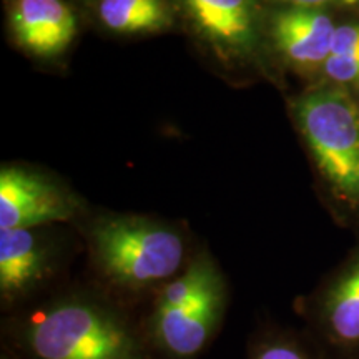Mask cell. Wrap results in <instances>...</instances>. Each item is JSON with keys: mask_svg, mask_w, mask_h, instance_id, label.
I'll return each mask as SVG.
<instances>
[{"mask_svg": "<svg viewBox=\"0 0 359 359\" xmlns=\"http://www.w3.org/2000/svg\"><path fill=\"white\" fill-rule=\"evenodd\" d=\"M0 344L19 359H155L140 311L98 286L57 291L4 314Z\"/></svg>", "mask_w": 359, "mask_h": 359, "instance_id": "obj_1", "label": "cell"}, {"mask_svg": "<svg viewBox=\"0 0 359 359\" xmlns=\"http://www.w3.org/2000/svg\"><path fill=\"white\" fill-rule=\"evenodd\" d=\"M83 235L97 286L132 309L150 302L191 259L183 231L154 218L102 215L85 223Z\"/></svg>", "mask_w": 359, "mask_h": 359, "instance_id": "obj_2", "label": "cell"}, {"mask_svg": "<svg viewBox=\"0 0 359 359\" xmlns=\"http://www.w3.org/2000/svg\"><path fill=\"white\" fill-rule=\"evenodd\" d=\"M228 286L206 251L193 255L177 278L161 288L142 316L155 359H198L222 331Z\"/></svg>", "mask_w": 359, "mask_h": 359, "instance_id": "obj_3", "label": "cell"}, {"mask_svg": "<svg viewBox=\"0 0 359 359\" xmlns=\"http://www.w3.org/2000/svg\"><path fill=\"white\" fill-rule=\"evenodd\" d=\"M304 140L339 196L359 201V107L343 88L308 93L296 105Z\"/></svg>", "mask_w": 359, "mask_h": 359, "instance_id": "obj_4", "label": "cell"}, {"mask_svg": "<svg viewBox=\"0 0 359 359\" xmlns=\"http://www.w3.org/2000/svg\"><path fill=\"white\" fill-rule=\"evenodd\" d=\"M42 228L0 230V303L4 314L42 299L40 294L55 276L57 248Z\"/></svg>", "mask_w": 359, "mask_h": 359, "instance_id": "obj_5", "label": "cell"}, {"mask_svg": "<svg viewBox=\"0 0 359 359\" xmlns=\"http://www.w3.org/2000/svg\"><path fill=\"white\" fill-rule=\"evenodd\" d=\"M79 213L74 200L39 175L12 167L0 172V230L65 223Z\"/></svg>", "mask_w": 359, "mask_h": 359, "instance_id": "obj_6", "label": "cell"}, {"mask_svg": "<svg viewBox=\"0 0 359 359\" xmlns=\"http://www.w3.org/2000/svg\"><path fill=\"white\" fill-rule=\"evenodd\" d=\"M313 321L323 343L339 358L359 353V257L323 291Z\"/></svg>", "mask_w": 359, "mask_h": 359, "instance_id": "obj_7", "label": "cell"}, {"mask_svg": "<svg viewBox=\"0 0 359 359\" xmlns=\"http://www.w3.org/2000/svg\"><path fill=\"white\" fill-rule=\"evenodd\" d=\"M336 25L321 8L286 7L273 19L271 35L276 48L299 69L325 65L331 53Z\"/></svg>", "mask_w": 359, "mask_h": 359, "instance_id": "obj_8", "label": "cell"}, {"mask_svg": "<svg viewBox=\"0 0 359 359\" xmlns=\"http://www.w3.org/2000/svg\"><path fill=\"white\" fill-rule=\"evenodd\" d=\"M12 30L25 50L53 57L69 47L77 34V20L62 0H15Z\"/></svg>", "mask_w": 359, "mask_h": 359, "instance_id": "obj_9", "label": "cell"}, {"mask_svg": "<svg viewBox=\"0 0 359 359\" xmlns=\"http://www.w3.org/2000/svg\"><path fill=\"white\" fill-rule=\"evenodd\" d=\"M193 22L218 50L246 55L257 40L253 0H183Z\"/></svg>", "mask_w": 359, "mask_h": 359, "instance_id": "obj_10", "label": "cell"}, {"mask_svg": "<svg viewBox=\"0 0 359 359\" xmlns=\"http://www.w3.org/2000/svg\"><path fill=\"white\" fill-rule=\"evenodd\" d=\"M98 15L109 29L120 34L156 32L172 22L163 0H102Z\"/></svg>", "mask_w": 359, "mask_h": 359, "instance_id": "obj_11", "label": "cell"}, {"mask_svg": "<svg viewBox=\"0 0 359 359\" xmlns=\"http://www.w3.org/2000/svg\"><path fill=\"white\" fill-rule=\"evenodd\" d=\"M246 359H318L306 343L276 325H259L246 341Z\"/></svg>", "mask_w": 359, "mask_h": 359, "instance_id": "obj_12", "label": "cell"}, {"mask_svg": "<svg viewBox=\"0 0 359 359\" xmlns=\"http://www.w3.org/2000/svg\"><path fill=\"white\" fill-rule=\"evenodd\" d=\"M323 70L334 83L359 87V55H330Z\"/></svg>", "mask_w": 359, "mask_h": 359, "instance_id": "obj_13", "label": "cell"}, {"mask_svg": "<svg viewBox=\"0 0 359 359\" xmlns=\"http://www.w3.org/2000/svg\"><path fill=\"white\" fill-rule=\"evenodd\" d=\"M330 55H359V24L336 27Z\"/></svg>", "mask_w": 359, "mask_h": 359, "instance_id": "obj_14", "label": "cell"}, {"mask_svg": "<svg viewBox=\"0 0 359 359\" xmlns=\"http://www.w3.org/2000/svg\"><path fill=\"white\" fill-rule=\"evenodd\" d=\"M280 4H286L288 7H309L321 8L327 6L359 8V0H276Z\"/></svg>", "mask_w": 359, "mask_h": 359, "instance_id": "obj_15", "label": "cell"}, {"mask_svg": "<svg viewBox=\"0 0 359 359\" xmlns=\"http://www.w3.org/2000/svg\"><path fill=\"white\" fill-rule=\"evenodd\" d=\"M0 359H19V358H17L15 354L11 351V349L0 344Z\"/></svg>", "mask_w": 359, "mask_h": 359, "instance_id": "obj_16", "label": "cell"}]
</instances>
